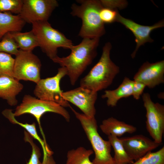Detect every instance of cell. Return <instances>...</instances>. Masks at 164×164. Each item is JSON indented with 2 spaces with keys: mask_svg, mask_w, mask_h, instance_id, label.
I'll list each match as a JSON object with an SVG mask.
<instances>
[{
  "mask_svg": "<svg viewBox=\"0 0 164 164\" xmlns=\"http://www.w3.org/2000/svg\"><path fill=\"white\" fill-rule=\"evenodd\" d=\"M145 87L146 86L144 84L134 80L132 94L133 98L136 100H138Z\"/></svg>",
  "mask_w": 164,
  "mask_h": 164,
  "instance_id": "29",
  "label": "cell"
},
{
  "mask_svg": "<svg viewBox=\"0 0 164 164\" xmlns=\"http://www.w3.org/2000/svg\"><path fill=\"white\" fill-rule=\"evenodd\" d=\"M144 106L146 111V128L153 140L161 144L164 132V106L155 103L148 93L142 95Z\"/></svg>",
  "mask_w": 164,
  "mask_h": 164,
  "instance_id": "9",
  "label": "cell"
},
{
  "mask_svg": "<svg viewBox=\"0 0 164 164\" xmlns=\"http://www.w3.org/2000/svg\"><path fill=\"white\" fill-rule=\"evenodd\" d=\"M93 153L92 150L87 149L82 147L69 150L65 164H94L90 159Z\"/></svg>",
  "mask_w": 164,
  "mask_h": 164,
  "instance_id": "21",
  "label": "cell"
},
{
  "mask_svg": "<svg viewBox=\"0 0 164 164\" xmlns=\"http://www.w3.org/2000/svg\"><path fill=\"white\" fill-rule=\"evenodd\" d=\"M71 108L80 121L91 145L95 155L92 163L94 164H115L111 154V144L108 140H104L98 133L95 117H89Z\"/></svg>",
  "mask_w": 164,
  "mask_h": 164,
  "instance_id": "4",
  "label": "cell"
},
{
  "mask_svg": "<svg viewBox=\"0 0 164 164\" xmlns=\"http://www.w3.org/2000/svg\"><path fill=\"white\" fill-rule=\"evenodd\" d=\"M32 24V30L37 38L39 47L51 60L58 56L59 48L70 49L73 46L71 40L52 27L48 21L36 22Z\"/></svg>",
  "mask_w": 164,
  "mask_h": 164,
  "instance_id": "5",
  "label": "cell"
},
{
  "mask_svg": "<svg viewBox=\"0 0 164 164\" xmlns=\"http://www.w3.org/2000/svg\"><path fill=\"white\" fill-rule=\"evenodd\" d=\"M119 138L126 153L133 161L137 160L161 145L142 135Z\"/></svg>",
  "mask_w": 164,
  "mask_h": 164,
  "instance_id": "12",
  "label": "cell"
},
{
  "mask_svg": "<svg viewBox=\"0 0 164 164\" xmlns=\"http://www.w3.org/2000/svg\"><path fill=\"white\" fill-rule=\"evenodd\" d=\"M108 138L114 149L115 164H131L134 162L126 153L119 138L112 135H108Z\"/></svg>",
  "mask_w": 164,
  "mask_h": 164,
  "instance_id": "22",
  "label": "cell"
},
{
  "mask_svg": "<svg viewBox=\"0 0 164 164\" xmlns=\"http://www.w3.org/2000/svg\"><path fill=\"white\" fill-rule=\"evenodd\" d=\"M134 80L152 88L164 82V60L145 62L134 76Z\"/></svg>",
  "mask_w": 164,
  "mask_h": 164,
  "instance_id": "14",
  "label": "cell"
},
{
  "mask_svg": "<svg viewBox=\"0 0 164 164\" xmlns=\"http://www.w3.org/2000/svg\"><path fill=\"white\" fill-rule=\"evenodd\" d=\"M99 41V38H83L80 43L71 47L69 55L62 57L57 56L52 60L61 67L66 68L72 85L75 84L96 57Z\"/></svg>",
  "mask_w": 164,
  "mask_h": 164,
  "instance_id": "1",
  "label": "cell"
},
{
  "mask_svg": "<svg viewBox=\"0 0 164 164\" xmlns=\"http://www.w3.org/2000/svg\"><path fill=\"white\" fill-rule=\"evenodd\" d=\"M47 112L57 113L62 116L67 121L70 120L69 114L64 107L56 103L41 100L29 95L24 96L22 102L17 106L13 114L15 116L31 114L36 118L40 126L41 117Z\"/></svg>",
  "mask_w": 164,
  "mask_h": 164,
  "instance_id": "6",
  "label": "cell"
},
{
  "mask_svg": "<svg viewBox=\"0 0 164 164\" xmlns=\"http://www.w3.org/2000/svg\"><path fill=\"white\" fill-rule=\"evenodd\" d=\"M111 43L108 42L103 48L101 56L97 63L80 81V86L95 92L107 88L119 73V67L111 60Z\"/></svg>",
  "mask_w": 164,
  "mask_h": 164,
  "instance_id": "2",
  "label": "cell"
},
{
  "mask_svg": "<svg viewBox=\"0 0 164 164\" xmlns=\"http://www.w3.org/2000/svg\"><path fill=\"white\" fill-rule=\"evenodd\" d=\"M23 86L14 77H0V98L5 100L10 105L15 106L18 101L16 97L23 89Z\"/></svg>",
  "mask_w": 164,
  "mask_h": 164,
  "instance_id": "15",
  "label": "cell"
},
{
  "mask_svg": "<svg viewBox=\"0 0 164 164\" xmlns=\"http://www.w3.org/2000/svg\"><path fill=\"white\" fill-rule=\"evenodd\" d=\"M62 96L67 102L78 107L85 115L95 117V104L97 97V92L80 86L74 89L63 92Z\"/></svg>",
  "mask_w": 164,
  "mask_h": 164,
  "instance_id": "11",
  "label": "cell"
},
{
  "mask_svg": "<svg viewBox=\"0 0 164 164\" xmlns=\"http://www.w3.org/2000/svg\"><path fill=\"white\" fill-rule=\"evenodd\" d=\"M100 127L103 132L108 136L112 135L118 138L126 133H132L137 130L134 126L113 117L103 120Z\"/></svg>",
  "mask_w": 164,
  "mask_h": 164,
  "instance_id": "16",
  "label": "cell"
},
{
  "mask_svg": "<svg viewBox=\"0 0 164 164\" xmlns=\"http://www.w3.org/2000/svg\"><path fill=\"white\" fill-rule=\"evenodd\" d=\"M118 13L112 9L103 7L100 11L99 15L104 23H110L116 21Z\"/></svg>",
  "mask_w": 164,
  "mask_h": 164,
  "instance_id": "28",
  "label": "cell"
},
{
  "mask_svg": "<svg viewBox=\"0 0 164 164\" xmlns=\"http://www.w3.org/2000/svg\"><path fill=\"white\" fill-rule=\"evenodd\" d=\"M19 49L10 32L5 34L0 41V52L16 56Z\"/></svg>",
  "mask_w": 164,
  "mask_h": 164,
  "instance_id": "25",
  "label": "cell"
},
{
  "mask_svg": "<svg viewBox=\"0 0 164 164\" xmlns=\"http://www.w3.org/2000/svg\"><path fill=\"white\" fill-rule=\"evenodd\" d=\"M2 114L4 116L7 118L12 123L18 124L24 128L28 133L35 139L37 140L41 144L43 149L44 157H46L52 154L43 141L39 138L36 132V124L33 123L32 124L27 123L23 124L18 121L15 118V116L12 110L6 109L2 112Z\"/></svg>",
  "mask_w": 164,
  "mask_h": 164,
  "instance_id": "20",
  "label": "cell"
},
{
  "mask_svg": "<svg viewBox=\"0 0 164 164\" xmlns=\"http://www.w3.org/2000/svg\"><path fill=\"white\" fill-rule=\"evenodd\" d=\"M24 135L25 141L30 144L32 149L31 157L26 164H42L39 160L41 156L39 149L32 141V137L25 131H24Z\"/></svg>",
  "mask_w": 164,
  "mask_h": 164,
  "instance_id": "27",
  "label": "cell"
},
{
  "mask_svg": "<svg viewBox=\"0 0 164 164\" xmlns=\"http://www.w3.org/2000/svg\"><path fill=\"white\" fill-rule=\"evenodd\" d=\"M26 23L19 14L0 12V41L8 32H21Z\"/></svg>",
  "mask_w": 164,
  "mask_h": 164,
  "instance_id": "18",
  "label": "cell"
},
{
  "mask_svg": "<svg viewBox=\"0 0 164 164\" xmlns=\"http://www.w3.org/2000/svg\"><path fill=\"white\" fill-rule=\"evenodd\" d=\"M41 67L39 59L32 51L19 50L15 59L14 77L19 81L29 80L36 84L41 79Z\"/></svg>",
  "mask_w": 164,
  "mask_h": 164,
  "instance_id": "8",
  "label": "cell"
},
{
  "mask_svg": "<svg viewBox=\"0 0 164 164\" xmlns=\"http://www.w3.org/2000/svg\"><path fill=\"white\" fill-rule=\"evenodd\" d=\"M10 33L20 50L32 51L35 48L39 46L37 38L32 30L24 32H13Z\"/></svg>",
  "mask_w": 164,
  "mask_h": 164,
  "instance_id": "19",
  "label": "cell"
},
{
  "mask_svg": "<svg viewBox=\"0 0 164 164\" xmlns=\"http://www.w3.org/2000/svg\"><path fill=\"white\" fill-rule=\"evenodd\" d=\"M133 83L134 80L125 77L117 88L105 91L102 98L107 99V104L108 106L115 107L120 99L132 95Z\"/></svg>",
  "mask_w": 164,
  "mask_h": 164,
  "instance_id": "17",
  "label": "cell"
},
{
  "mask_svg": "<svg viewBox=\"0 0 164 164\" xmlns=\"http://www.w3.org/2000/svg\"><path fill=\"white\" fill-rule=\"evenodd\" d=\"M14 62L15 59L11 55L0 52V77L7 76L14 77Z\"/></svg>",
  "mask_w": 164,
  "mask_h": 164,
  "instance_id": "23",
  "label": "cell"
},
{
  "mask_svg": "<svg viewBox=\"0 0 164 164\" xmlns=\"http://www.w3.org/2000/svg\"><path fill=\"white\" fill-rule=\"evenodd\" d=\"M23 0H0V12H10L19 14Z\"/></svg>",
  "mask_w": 164,
  "mask_h": 164,
  "instance_id": "26",
  "label": "cell"
},
{
  "mask_svg": "<svg viewBox=\"0 0 164 164\" xmlns=\"http://www.w3.org/2000/svg\"><path fill=\"white\" fill-rule=\"evenodd\" d=\"M131 164H164V146L156 152H148Z\"/></svg>",
  "mask_w": 164,
  "mask_h": 164,
  "instance_id": "24",
  "label": "cell"
},
{
  "mask_svg": "<svg viewBox=\"0 0 164 164\" xmlns=\"http://www.w3.org/2000/svg\"><path fill=\"white\" fill-rule=\"evenodd\" d=\"M58 5L56 0H23L19 14L26 22L29 23L48 21Z\"/></svg>",
  "mask_w": 164,
  "mask_h": 164,
  "instance_id": "10",
  "label": "cell"
},
{
  "mask_svg": "<svg viewBox=\"0 0 164 164\" xmlns=\"http://www.w3.org/2000/svg\"><path fill=\"white\" fill-rule=\"evenodd\" d=\"M77 2L80 5L73 4L70 14L82 20L78 35L83 39L100 38L105 33L104 23L99 15L100 11L103 7L100 1L80 0Z\"/></svg>",
  "mask_w": 164,
  "mask_h": 164,
  "instance_id": "3",
  "label": "cell"
},
{
  "mask_svg": "<svg viewBox=\"0 0 164 164\" xmlns=\"http://www.w3.org/2000/svg\"><path fill=\"white\" fill-rule=\"evenodd\" d=\"M116 21L122 24L126 28L130 30L135 37L136 46L131 54L134 58L137 52L141 46L147 42L151 43L153 41L150 36V34L154 30L164 26L163 20L160 21L153 25L145 26L138 24L133 21L125 18L121 16L118 12Z\"/></svg>",
  "mask_w": 164,
  "mask_h": 164,
  "instance_id": "13",
  "label": "cell"
},
{
  "mask_svg": "<svg viewBox=\"0 0 164 164\" xmlns=\"http://www.w3.org/2000/svg\"><path fill=\"white\" fill-rule=\"evenodd\" d=\"M67 75V69L61 67L58 68L57 73L55 76L41 79L36 84L34 91V95L40 99L53 102L64 107H70L68 102L62 97L63 91L60 86L61 79Z\"/></svg>",
  "mask_w": 164,
  "mask_h": 164,
  "instance_id": "7",
  "label": "cell"
}]
</instances>
